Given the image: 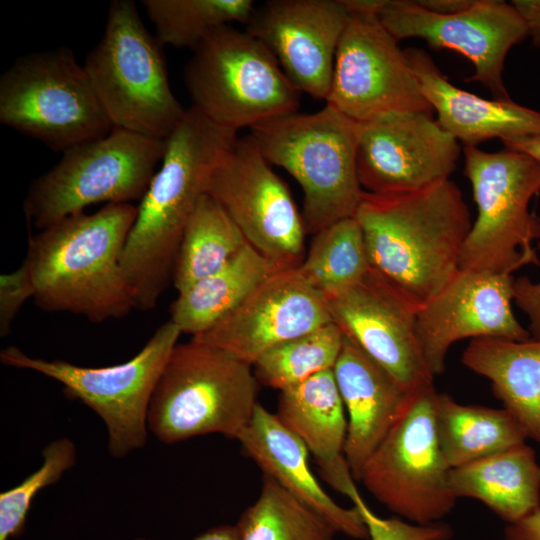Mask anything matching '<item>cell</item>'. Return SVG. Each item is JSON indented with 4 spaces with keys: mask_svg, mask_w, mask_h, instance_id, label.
I'll return each mask as SVG.
<instances>
[{
    "mask_svg": "<svg viewBox=\"0 0 540 540\" xmlns=\"http://www.w3.org/2000/svg\"><path fill=\"white\" fill-rule=\"evenodd\" d=\"M236 137V131L191 106L165 140L160 166L137 207L121 258L136 309H153L172 282L187 222L217 160Z\"/></svg>",
    "mask_w": 540,
    "mask_h": 540,
    "instance_id": "cell-1",
    "label": "cell"
},
{
    "mask_svg": "<svg viewBox=\"0 0 540 540\" xmlns=\"http://www.w3.org/2000/svg\"><path fill=\"white\" fill-rule=\"evenodd\" d=\"M354 217L371 268L420 306L459 270L472 227L462 192L450 179L408 192L364 191Z\"/></svg>",
    "mask_w": 540,
    "mask_h": 540,
    "instance_id": "cell-2",
    "label": "cell"
},
{
    "mask_svg": "<svg viewBox=\"0 0 540 540\" xmlns=\"http://www.w3.org/2000/svg\"><path fill=\"white\" fill-rule=\"evenodd\" d=\"M136 216L131 203L106 204L93 214L78 213L30 233L25 259L34 303L93 323L123 318L136 309L121 265Z\"/></svg>",
    "mask_w": 540,
    "mask_h": 540,
    "instance_id": "cell-3",
    "label": "cell"
},
{
    "mask_svg": "<svg viewBox=\"0 0 540 540\" xmlns=\"http://www.w3.org/2000/svg\"><path fill=\"white\" fill-rule=\"evenodd\" d=\"M250 134L270 164L286 170L302 188L307 232L355 216L364 192L357 174L359 122L325 104L314 113L267 120Z\"/></svg>",
    "mask_w": 540,
    "mask_h": 540,
    "instance_id": "cell-4",
    "label": "cell"
},
{
    "mask_svg": "<svg viewBox=\"0 0 540 540\" xmlns=\"http://www.w3.org/2000/svg\"><path fill=\"white\" fill-rule=\"evenodd\" d=\"M257 383L252 365L220 348L177 344L153 391L148 430L165 444L211 433L238 440L258 404Z\"/></svg>",
    "mask_w": 540,
    "mask_h": 540,
    "instance_id": "cell-5",
    "label": "cell"
},
{
    "mask_svg": "<svg viewBox=\"0 0 540 540\" xmlns=\"http://www.w3.org/2000/svg\"><path fill=\"white\" fill-rule=\"evenodd\" d=\"M161 44L132 0H113L84 68L114 128L165 141L186 108L170 88Z\"/></svg>",
    "mask_w": 540,
    "mask_h": 540,
    "instance_id": "cell-6",
    "label": "cell"
},
{
    "mask_svg": "<svg viewBox=\"0 0 540 540\" xmlns=\"http://www.w3.org/2000/svg\"><path fill=\"white\" fill-rule=\"evenodd\" d=\"M192 51L185 86L192 106L212 122L237 132L297 112L300 92L246 30L222 26Z\"/></svg>",
    "mask_w": 540,
    "mask_h": 540,
    "instance_id": "cell-7",
    "label": "cell"
},
{
    "mask_svg": "<svg viewBox=\"0 0 540 540\" xmlns=\"http://www.w3.org/2000/svg\"><path fill=\"white\" fill-rule=\"evenodd\" d=\"M0 122L62 153L114 128L67 47L22 55L4 71Z\"/></svg>",
    "mask_w": 540,
    "mask_h": 540,
    "instance_id": "cell-8",
    "label": "cell"
},
{
    "mask_svg": "<svg viewBox=\"0 0 540 540\" xmlns=\"http://www.w3.org/2000/svg\"><path fill=\"white\" fill-rule=\"evenodd\" d=\"M165 141L113 128L105 137L63 152L30 184L23 201L39 231L96 203L141 200L160 164Z\"/></svg>",
    "mask_w": 540,
    "mask_h": 540,
    "instance_id": "cell-9",
    "label": "cell"
},
{
    "mask_svg": "<svg viewBox=\"0 0 540 540\" xmlns=\"http://www.w3.org/2000/svg\"><path fill=\"white\" fill-rule=\"evenodd\" d=\"M463 153L477 217L462 247L460 269L513 274L540 265L532 246L540 226L529 210L540 194V163L508 148L492 153L464 146Z\"/></svg>",
    "mask_w": 540,
    "mask_h": 540,
    "instance_id": "cell-10",
    "label": "cell"
},
{
    "mask_svg": "<svg viewBox=\"0 0 540 540\" xmlns=\"http://www.w3.org/2000/svg\"><path fill=\"white\" fill-rule=\"evenodd\" d=\"M181 334L169 320L135 356L113 366L83 367L63 360L35 358L15 346L2 349L0 361L62 384L67 398L82 402L102 419L109 453L122 458L145 445L149 403Z\"/></svg>",
    "mask_w": 540,
    "mask_h": 540,
    "instance_id": "cell-11",
    "label": "cell"
},
{
    "mask_svg": "<svg viewBox=\"0 0 540 540\" xmlns=\"http://www.w3.org/2000/svg\"><path fill=\"white\" fill-rule=\"evenodd\" d=\"M435 393L432 387L412 394L359 481L390 511L421 525L442 521L457 500L449 483L451 468L437 440Z\"/></svg>",
    "mask_w": 540,
    "mask_h": 540,
    "instance_id": "cell-12",
    "label": "cell"
},
{
    "mask_svg": "<svg viewBox=\"0 0 540 540\" xmlns=\"http://www.w3.org/2000/svg\"><path fill=\"white\" fill-rule=\"evenodd\" d=\"M205 193L220 204L247 243L276 271L301 265L307 232L302 213L251 134L237 136L221 154Z\"/></svg>",
    "mask_w": 540,
    "mask_h": 540,
    "instance_id": "cell-13",
    "label": "cell"
},
{
    "mask_svg": "<svg viewBox=\"0 0 540 540\" xmlns=\"http://www.w3.org/2000/svg\"><path fill=\"white\" fill-rule=\"evenodd\" d=\"M349 13L326 104L357 122L401 112L432 115L405 51L378 15Z\"/></svg>",
    "mask_w": 540,
    "mask_h": 540,
    "instance_id": "cell-14",
    "label": "cell"
},
{
    "mask_svg": "<svg viewBox=\"0 0 540 540\" xmlns=\"http://www.w3.org/2000/svg\"><path fill=\"white\" fill-rule=\"evenodd\" d=\"M332 322L408 393L434 387L416 335L419 304L372 268L323 296Z\"/></svg>",
    "mask_w": 540,
    "mask_h": 540,
    "instance_id": "cell-15",
    "label": "cell"
},
{
    "mask_svg": "<svg viewBox=\"0 0 540 540\" xmlns=\"http://www.w3.org/2000/svg\"><path fill=\"white\" fill-rule=\"evenodd\" d=\"M378 18L397 41L420 38L435 49H450L472 62L475 72L465 81H478L494 99H510L503 81L506 56L528 31L509 3L478 0L470 9L440 15L417 1L384 0Z\"/></svg>",
    "mask_w": 540,
    "mask_h": 540,
    "instance_id": "cell-16",
    "label": "cell"
},
{
    "mask_svg": "<svg viewBox=\"0 0 540 540\" xmlns=\"http://www.w3.org/2000/svg\"><path fill=\"white\" fill-rule=\"evenodd\" d=\"M460 152L459 142L424 112L359 122V183L373 194L418 190L449 179Z\"/></svg>",
    "mask_w": 540,
    "mask_h": 540,
    "instance_id": "cell-17",
    "label": "cell"
},
{
    "mask_svg": "<svg viewBox=\"0 0 540 540\" xmlns=\"http://www.w3.org/2000/svg\"><path fill=\"white\" fill-rule=\"evenodd\" d=\"M513 274L460 269L418 310L416 335L433 374L443 373L450 347L466 338H531L513 310Z\"/></svg>",
    "mask_w": 540,
    "mask_h": 540,
    "instance_id": "cell-18",
    "label": "cell"
},
{
    "mask_svg": "<svg viewBox=\"0 0 540 540\" xmlns=\"http://www.w3.org/2000/svg\"><path fill=\"white\" fill-rule=\"evenodd\" d=\"M349 16L342 0H270L255 7L246 31L273 54L300 93L326 101Z\"/></svg>",
    "mask_w": 540,
    "mask_h": 540,
    "instance_id": "cell-19",
    "label": "cell"
},
{
    "mask_svg": "<svg viewBox=\"0 0 540 540\" xmlns=\"http://www.w3.org/2000/svg\"><path fill=\"white\" fill-rule=\"evenodd\" d=\"M332 322L323 295L297 269L277 271L228 315L191 339L254 365L265 353Z\"/></svg>",
    "mask_w": 540,
    "mask_h": 540,
    "instance_id": "cell-20",
    "label": "cell"
},
{
    "mask_svg": "<svg viewBox=\"0 0 540 540\" xmlns=\"http://www.w3.org/2000/svg\"><path fill=\"white\" fill-rule=\"evenodd\" d=\"M348 413L345 457L355 481L406 408L412 394L356 343L344 336L333 368Z\"/></svg>",
    "mask_w": 540,
    "mask_h": 540,
    "instance_id": "cell-21",
    "label": "cell"
},
{
    "mask_svg": "<svg viewBox=\"0 0 540 540\" xmlns=\"http://www.w3.org/2000/svg\"><path fill=\"white\" fill-rule=\"evenodd\" d=\"M423 95L443 130L464 146L540 134V112L508 100L485 99L453 85L418 48L404 50Z\"/></svg>",
    "mask_w": 540,
    "mask_h": 540,
    "instance_id": "cell-22",
    "label": "cell"
},
{
    "mask_svg": "<svg viewBox=\"0 0 540 540\" xmlns=\"http://www.w3.org/2000/svg\"><path fill=\"white\" fill-rule=\"evenodd\" d=\"M238 441L245 456L274 478L288 492L328 520L338 533L369 539L367 526L353 506L337 504L312 473L309 450L286 428L276 414L257 404L253 417Z\"/></svg>",
    "mask_w": 540,
    "mask_h": 540,
    "instance_id": "cell-23",
    "label": "cell"
},
{
    "mask_svg": "<svg viewBox=\"0 0 540 540\" xmlns=\"http://www.w3.org/2000/svg\"><path fill=\"white\" fill-rule=\"evenodd\" d=\"M276 416L306 445L328 484L351 501L360 495L345 457L348 421L333 369L280 391Z\"/></svg>",
    "mask_w": 540,
    "mask_h": 540,
    "instance_id": "cell-24",
    "label": "cell"
},
{
    "mask_svg": "<svg viewBox=\"0 0 540 540\" xmlns=\"http://www.w3.org/2000/svg\"><path fill=\"white\" fill-rule=\"evenodd\" d=\"M461 361L491 383L527 438L540 443V339H474Z\"/></svg>",
    "mask_w": 540,
    "mask_h": 540,
    "instance_id": "cell-25",
    "label": "cell"
},
{
    "mask_svg": "<svg viewBox=\"0 0 540 540\" xmlns=\"http://www.w3.org/2000/svg\"><path fill=\"white\" fill-rule=\"evenodd\" d=\"M455 497L482 502L507 524L540 509V464L526 443L450 470Z\"/></svg>",
    "mask_w": 540,
    "mask_h": 540,
    "instance_id": "cell-26",
    "label": "cell"
},
{
    "mask_svg": "<svg viewBox=\"0 0 540 540\" xmlns=\"http://www.w3.org/2000/svg\"><path fill=\"white\" fill-rule=\"evenodd\" d=\"M434 422L439 447L451 469L524 444L527 439L506 409L461 404L437 391Z\"/></svg>",
    "mask_w": 540,
    "mask_h": 540,
    "instance_id": "cell-27",
    "label": "cell"
},
{
    "mask_svg": "<svg viewBox=\"0 0 540 540\" xmlns=\"http://www.w3.org/2000/svg\"><path fill=\"white\" fill-rule=\"evenodd\" d=\"M275 272L269 261L247 243L224 267L178 294L170 307V321L181 333H202Z\"/></svg>",
    "mask_w": 540,
    "mask_h": 540,
    "instance_id": "cell-28",
    "label": "cell"
},
{
    "mask_svg": "<svg viewBox=\"0 0 540 540\" xmlns=\"http://www.w3.org/2000/svg\"><path fill=\"white\" fill-rule=\"evenodd\" d=\"M247 241L220 204L204 193L185 227L172 282L178 294L230 262Z\"/></svg>",
    "mask_w": 540,
    "mask_h": 540,
    "instance_id": "cell-29",
    "label": "cell"
},
{
    "mask_svg": "<svg viewBox=\"0 0 540 540\" xmlns=\"http://www.w3.org/2000/svg\"><path fill=\"white\" fill-rule=\"evenodd\" d=\"M240 540H334L336 529L274 478L263 474L257 500L235 525Z\"/></svg>",
    "mask_w": 540,
    "mask_h": 540,
    "instance_id": "cell-30",
    "label": "cell"
},
{
    "mask_svg": "<svg viewBox=\"0 0 540 540\" xmlns=\"http://www.w3.org/2000/svg\"><path fill=\"white\" fill-rule=\"evenodd\" d=\"M371 269L364 235L355 217L314 234L297 271L323 296L361 279Z\"/></svg>",
    "mask_w": 540,
    "mask_h": 540,
    "instance_id": "cell-31",
    "label": "cell"
},
{
    "mask_svg": "<svg viewBox=\"0 0 540 540\" xmlns=\"http://www.w3.org/2000/svg\"><path fill=\"white\" fill-rule=\"evenodd\" d=\"M161 45L193 50L212 31L232 22L247 23L252 0H143Z\"/></svg>",
    "mask_w": 540,
    "mask_h": 540,
    "instance_id": "cell-32",
    "label": "cell"
},
{
    "mask_svg": "<svg viewBox=\"0 0 540 540\" xmlns=\"http://www.w3.org/2000/svg\"><path fill=\"white\" fill-rule=\"evenodd\" d=\"M344 334L330 322L271 349L253 365L261 384L282 391L313 375L333 369L340 355Z\"/></svg>",
    "mask_w": 540,
    "mask_h": 540,
    "instance_id": "cell-33",
    "label": "cell"
},
{
    "mask_svg": "<svg viewBox=\"0 0 540 540\" xmlns=\"http://www.w3.org/2000/svg\"><path fill=\"white\" fill-rule=\"evenodd\" d=\"M41 466L20 484L0 494V540L18 537L25 528L27 513L36 494L56 483L76 461V446L69 438H58L42 450Z\"/></svg>",
    "mask_w": 540,
    "mask_h": 540,
    "instance_id": "cell-34",
    "label": "cell"
},
{
    "mask_svg": "<svg viewBox=\"0 0 540 540\" xmlns=\"http://www.w3.org/2000/svg\"><path fill=\"white\" fill-rule=\"evenodd\" d=\"M352 502L367 526L370 540H449L453 536L451 526L443 521L421 525L399 518H381L360 495Z\"/></svg>",
    "mask_w": 540,
    "mask_h": 540,
    "instance_id": "cell-35",
    "label": "cell"
},
{
    "mask_svg": "<svg viewBox=\"0 0 540 540\" xmlns=\"http://www.w3.org/2000/svg\"><path fill=\"white\" fill-rule=\"evenodd\" d=\"M35 294L30 266L26 259L14 271L0 276V335L9 334L18 312Z\"/></svg>",
    "mask_w": 540,
    "mask_h": 540,
    "instance_id": "cell-36",
    "label": "cell"
},
{
    "mask_svg": "<svg viewBox=\"0 0 540 540\" xmlns=\"http://www.w3.org/2000/svg\"><path fill=\"white\" fill-rule=\"evenodd\" d=\"M538 222L540 226V215ZM537 248L540 250V236L537 240ZM513 302L528 317V330L531 337L540 339V280L534 282L526 276L515 279Z\"/></svg>",
    "mask_w": 540,
    "mask_h": 540,
    "instance_id": "cell-37",
    "label": "cell"
},
{
    "mask_svg": "<svg viewBox=\"0 0 540 540\" xmlns=\"http://www.w3.org/2000/svg\"><path fill=\"white\" fill-rule=\"evenodd\" d=\"M510 4L519 14L532 38L534 45H540V0H513Z\"/></svg>",
    "mask_w": 540,
    "mask_h": 540,
    "instance_id": "cell-38",
    "label": "cell"
},
{
    "mask_svg": "<svg viewBox=\"0 0 540 540\" xmlns=\"http://www.w3.org/2000/svg\"><path fill=\"white\" fill-rule=\"evenodd\" d=\"M503 540H540V509L518 522L507 524Z\"/></svg>",
    "mask_w": 540,
    "mask_h": 540,
    "instance_id": "cell-39",
    "label": "cell"
},
{
    "mask_svg": "<svg viewBox=\"0 0 540 540\" xmlns=\"http://www.w3.org/2000/svg\"><path fill=\"white\" fill-rule=\"evenodd\" d=\"M477 1L478 0H418L417 3L430 12L440 15H452L470 9Z\"/></svg>",
    "mask_w": 540,
    "mask_h": 540,
    "instance_id": "cell-40",
    "label": "cell"
},
{
    "mask_svg": "<svg viewBox=\"0 0 540 540\" xmlns=\"http://www.w3.org/2000/svg\"><path fill=\"white\" fill-rule=\"evenodd\" d=\"M505 148L523 152L540 163V134L502 139Z\"/></svg>",
    "mask_w": 540,
    "mask_h": 540,
    "instance_id": "cell-41",
    "label": "cell"
},
{
    "mask_svg": "<svg viewBox=\"0 0 540 540\" xmlns=\"http://www.w3.org/2000/svg\"><path fill=\"white\" fill-rule=\"evenodd\" d=\"M135 540H146L137 538ZM193 540H240L236 526L221 525L210 528L206 532L200 534Z\"/></svg>",
    "mask_w": 540,
    "mask_h": 540,
    "instance_id": "cell-42",
    "label": "cell"
}]
</instances>
